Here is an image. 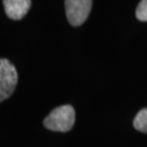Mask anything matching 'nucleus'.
Wrapping results in <instances>:
<instances>
[{"label": "nucleus", "instance_id": "5", "mask_svg": "<svg viewBox=\"0 0 147 147\" xmlns=\"http://www.w3.org/2000/svg\"><path fill=\"white\" fill-rule=\"evenodd\" d=\"M133 125L137 131L147 133V108H144L137 113L133 121Z\"/></svg>", "mask_w": 147, "mask_h": 147}, {"label": "nucleus", "instance_id": "1", "mask_svg": "<svg viewBox=\"0 0 147 147\" xmlns=\"http://www.w3.org/2000/svg\"><path fill=\"white\" fill-rule=\"evenodd\" d=\"M75 111L70 105H63L55 108L45 120L44 125L48 130L56 132H68L74 125Z\"/></svg>", "mask_w": 147, "mask_h": 147}, {"label": "nucleus", "instance_id": "4", "mask_svg": "<svg viewBox=\"0 0 147 147\" xmlns=\"http://www.w3.org/2000/svg\"><path fill=\"white\" fill-rule=\"evenodd\" d=\"M32 2L30 0H5V14L10 18L11 20H21L26 16L27 11L31 8Z\"/></svg>", "mask_w": 147, "mask_h": 147}, {"label": "nucleus", "instance_id": "2", "mask_svg": "<svg viewBox=\"0 0 147 147\" xmlns=\"http://www.w3.org/2000/svg\"><path fill=\"white\" fill-rule=\"evenodd\" d=\"M18 84V72L10 60L0 58V102L8 99Z\"/></svg>", "mask_w": 147, "mask_h": 147}, {"label": "nucleus", "instance_id": "6", "mask_svg": "<svg viewBox=\"0 0 147 147\" xmlns=\"http://www.w3.org/2000/svg\"><path fill=\"white\" fill-rule=\"evenodd\" d=\"M136 18L142 22L147 21V0H143L138 3L136 8Z\"/></svg>", "mask_w": 147, "mask_h": 147}, {"label": "nucleus", "instance_id": "3", "mask_svg": "<svg viewBox=\"0 0 147 147\" xmlns=\"http://www.w3.org/2000/svg\"><path fill=\"white\" fill-rule=\"evenodd\" d=\"M92 5L93 1L90 0H67L64 7L69 23L72 26L82 25L88 18Z\"/></svg>", "mask_w": 147, "mask_h": 147}]
</instances>
